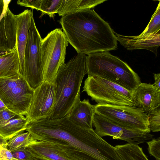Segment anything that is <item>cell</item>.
<instances>
[{
	"mask_svg": "<svg viewBox=\"0 0 160 160\" xmlns=\"http://www.w3.org/2000/svg\"><path fill=\"white\" fill-rule=\"evenodd\" d=\"M25 130L33 140L57 139L66 142L83 152L92 160H115L116 158L114 147L98 135L93 128L80 127L67 116L28 122Z\"/></svg>",
	"mask_w": 160,
	"mask_h": 160,
	"instance_id": "6da1fadb",
	"label": "cell"
},
{
	"mask_svg": "<svg viewBox=\"0 0 160 160\" xmlns=\"http://www.w3.org/2000/svg\"><path fill=\"white\" fill-rule=\"evenodd\" d=\"M59 22L68 41L78 53L88 55L118 47L114 31L93 9L68 14Z\"/></svg>",
	"mask_w": 160,
	"mask_h": 160,
	"instance_id": "7a4b0ae2",
	"label": "cell"
},
{
	"mask_svg": "<svg viewBox=\"0 0 160 160\" xmlns=\"http://www.w3.org/2000/svg\"><path fill=\"white\" fill-rule=\"evenodd\" d=\"M87 56L83 53H78L60 67L55 80V103L47 119H59L67 116L80 99L82 81L87 74Z\"/></svg>",
	"mask_w": 160,
	"mask_h": 160,
	"instance_id": "3957f363",
	"label": "cell"
},
{
	"mask_svg": "<svg viewBox=\"0 0 160 160\" xmlns=\"http://www.w3.org/2000/svg\"><path fill=\"white\" fill-rule=\"evenodd\" d=\"M87 67L88 76L101 77L131 91L141 83L138 75L126 63L108 51L88 55Z\"/></svg>",
	"mask_w": 160,
	"mask_h": 160,
	"instance_id": "277c9868",
	"label": "cell"
},
{
	"mask_svg": "<svg viewBox=\"0 0 160 160\" xmlns=\"http://www.w3.org/2000/svg\"><path fill=\"white\" fill-rule=\"evenodd\" d=\"M68 42L60 28H56L42 39L40 47V59L43 82L55 83L60 67L65 63Z\"/></svg>",
	"mask_w": 160,
	"mask_h": 160,
	"instance_id": "5b68a950",
	"label": "cell"
},
{
	"mask_svg": "<svg viewBox=\"0 0 160 160\" xmlns=\"http://www.w3.org/2000/svg\"><path fill=\"white\" fill-rule=\"evenodd\" d=\"M82 91L97 104L133 106V92L101 77L88 76Z\"/></svg>",
	"mask_w": 160,
	"mask_h": 160,
	"instance_id": "8992f818",
	"label": "cell"
},
{
	"mask_svg": "<svg viewBox=\"0 0 160 160\" xmlns=\"http://www.w3.org/2000/svg\"><path fill=\"white\" fill-rule=\"evenodd\" d=\"M34 91L20 74L0 78V99L8 109L18 115L27 114Z\"/></svg>",
	"mask_w": 160,
	"mask_h": 160,
	"instance_id": "52a82bcc",
	"label": "cell"
},
{
	"mask_svg": "<svg viewBox=\"0 0 160 160\" xmlns=\"http://www.w3.org/2000/svg\"><path fill=\"white\" fill-rule=\"evenodd\" d=\"M95 113L126 129L150 133L147 114L134 106L97 104Z\"/></svg>",
	"mask_w": 160,
	"mask_h": 160,
	"instance_id": "ba28073f",
	"label": "cell"
},
{
	"mask_svg": "<svg viewBox=\"0 0 160 160\" xmlns=\"http://www.w3.org/2000/svg\"><path fill=\"white\" fill-rule=\"evenodd\" d=\"M24 148L32 158L39 160H92L82 151L59 139L33 140Z\"/></svg>",
	"mask_w": 160,
	"mask_h": 160,
	"instance_id": "9c48e42d",
	"label": "cell"
},
{
	"mask_svg": "<svg viewBox=\"0 0 160 160\" xmlns=\"http://www.w3.org/2000/svg\"><path fill=\"white\" fill-rule=\"evenodd\" d=\"M24 56V65L20 73L34 90L43 82L40 59V47L42 38L36 27L33 17L29 28Z\"/></svg>",
	"mask_w": 160,
	"mask_h": 160,
	"instance_id": "30bf717a",
	"label": "cell"
},
{
	"mask_svg": "<svg viewBox=\"0 0 160 160\" xmlns=\"http://www.w3.org/2000/svg\"><path fill=\"white\" fill-rule=\"evenodd\" d=\"M55 98V83L43 82L34 90L29 108L25 117L28 123L48 118L53 109Z\"/></svg>",
	"mask_w": 160,
	"mask_h": 160,
	"instance_id": "8fae6325",
	"label": "cell"
},
{
	"mask_svg": "<svg viewBox=\"0 0 160 160\" xmlns=\"http://www.w3.org/2000/svg\"><path fill=\"white\" fill-rule=\"evenodd\" d=\"M93 124L95 128V132L101 137L110 136L113 139H120L128 143L137 145L153 138V135L150 133L126 129L95 113Z\"/></svg>",
	"mask_w": 160,
	"mask_h": 160,
	"instance_id": "7c38bea8",
	"label": "cell"
},
{
	"mask_svg": "<svg viewBox=\"0 0 160 160\" xmlns=\"http://www.w3.org/2000/svg\"><path fill=\"white\" fill-rule=\"evenodd\" d=\"M11 0H0V48L13 50L16 47L15 15L8 8Z\"/></svg>",
	"mask_w": 160,
	"mask_h": 160,
	"instance_id": "4fadbf2b",
	"label": "cell"
},
{
	"mask_svg": "<svg viewBox=\"0 0 160 160\" xmlns=\"http://www.w3.org/2000/svg\"><path fill=\"white\" fill-rule=\"evenodd\" d=\"M134 106L140 108L147 114L160 106V92L153 84L141 83L133 92Z\"/></svg>",
	"mask_w": 160,
	"mask_h": 160,
	"instance_id": "5bb4252c",
	"label": "cell"
},
{
	"mask_svg": "<svg viewBox=\"0 0 160 160\" xmlns=\"http://www.w3.org/2000/svg\"><path fill=\"white\" fill-rule=\"evenodd\" d=\"M114 32L117 41L128 50L146 49L152 52L157 56L158 49L160 45V31L144 37L125 36Z\"/></svg>",
	"mask_w": 160,
	"mask_h": 160,
	"instance_id": "9a60e30c",
	"label": "cell"
},
{
	"mask_svg": "<svg viewBox=\"0 0 160 160\" xmlns=\"http://www.w3.org/2000/svg\"><path fill=\"white\" fill-rule=\"evenodd\" d=\"M33 17L32 11L28 9L15 15L17 24L16 47L19 60V73L24 67V53L28 38V31Z\"/></svg>",
	"mask_w": 160,
	"mask_h": 160,
	"instance_id": "2e32d148",
	"label": "cell"
},
{
	"mask_svg": "<svg viewBox=\"0 0 160 160\" xmlns=\"http://www.w3.org/2000/svg\"><path fill=\"white\" fill-rule=\"evenodd\" d=\"M95 113V105L91 104L89 100L82 101L79 99L67 116L75 124L83 128L92 129Z\"/></svg>",
	"mask_w": 160,
	"mask_h": 160,
	"instance_id": "e0dca14e",
	"label": "cell"
},
{
	"mask_svg": "<svg viewBox=\"0 0 160 160\" xmlns=\"http://www.w3.org/2000/svg\"><path fill=\"white\" fill-rule=\"evenodd\" d=\"M106 0H62L57 13L62 17L77 11L91 9Z\"/></svg>",
	"mask_w": 160,
	"mask_h": 160,
	"instance_id": "ac0fdd59",
	"label": "cell"
},
{
	"mask_svg": "<svg viewBox=\"0 0 160 160\" xmlns=\"http://www.w3.org/2000/svg\"><path fill=\"white\" fill-rule=\"evenodd\" d=\"M19 74V60L16 47L11 52L0 56V78Z\"/></svg>",
	"mask_w": 160,
	"mask_h": 160,
	"instance_id": "d6986e66",
	"label": "cell"
},
{
	"mask_svg": "<svg viewBox=\"0 0 160 160\" xmlns=\"http://www.w3.org/2000/svg\"><path fill=\"white\" fill-rule=\"evenodd\" d=\"M28 123L23 116L9 120L0 125V135L9 140L19 132L25 131Z\"/></svg>",
	"mask_w": 160,
	"mask_h": 160,
	"instance_id": "ffe728a7",
	"label": "cell"
},
{
	"mask_svg": "<svg viewBox=\"0 0 160 160\" xmlns=\"http://www.w3.org/2000/svg\"><path fill=\"white\" fill-rule=\"evenodd\" d=\"M115 147L122 160H149L138 145L127 143Z\"/></svg>",
	"mask_w": 160,
	"mask_h": 160,
	"instance_id": "44dd1931",
	"label": "cell"
},
{
	"mask_svg": "<svg viewBox=\"0 0 160 160\" xmlns=\"http://www.w3.org/2000/svg\"><path fill=\"white\" fill-rule=\"evenodd\" d=\"M29 132L21 131L14 136L8 141L7 148L12 152L17 151L29 145L32 141Z\"/></svg>",
	"mask_w": 160,
	"mask_h": 160,
	"instance_id": "7402d4cb",
	"label": "cell"
},
{
	"mask_svg": "<svg viewBox=\"0 0 160 160\" xmlns=\"http://www.w3.org/2000/svg\"><path fill=\"white\" fill-rule=\"evenodd\" d=\"M147 26L139 35L140 36H148L160 31V1Z\"/></svg>",
	"mask_w": 160,
	"mask_h": 160,
	"instance_id": "603a6c76",
	"label": "cell"
},
{
	"mask_svg": "<svg viewBox=\"0 0 160 160\" xmlns=\"http://www.w3.org/2000/svg\"><path fill=\"white\" fill-rule=\"evenodd\" d=\"M62 0H42L39 11L42 12L40 17L45 14L50 18H54L55 14L57 13Z\"/></svg>",
	"mask_w": 160,
	"mask_h": 160,
	"instance_id": "cb8c5ba5",
	"label": "cell"
},
{
	"mask_svg": "<svg viewBox=\"0 0 160 160\" xmlns=\"http://www.w3.org/2000/svg\"><path fill=\"white\" fill-rule=\"evenodd\" d=\"M150 129L153 132L160 131V106L149 111L147 113Z\"/></svg>",
	"mask_w": 160,
	"mask_h": 160,
	"instance_id": "d4e9b609",
	"label": "cell"
},
{
	"mask_svg": "<svg viewBox=\"0 0 160 160\" xmlns=\"http://www.w3.org/2000/svg\"><path fill=\"white\" fill-rule=\"evenodd\" d=\"M149 153L156 160H160V138H152L147 142Z\"/></svg>",
	"mask_w": 160,
	"mask_h": 160,
	"instance_id": "484cf974",
	"label": "cell"
},
{
	"mask_svg": "<svg viewBox=\"0 0 160 160\" xmlns=\"http://www.w3.org/2000/svg\"><path fill=\"white\" fill-rule=\"evenodd\" d=\"M21 116L12 112L7 108L0 110V125L12 119Z\"/></svg>",
	"mask_w": 160,
	"mask_h": 160,
	"instance_id": "4316f807",
	"label": "cell"
},
{
	"mask_svg": "<svg viewBox=\"0 0 160 160\" xmlns=\"http://www.w3.org/2000/svg\"><path fill=\"white\" fill-rule=\"evenodd\" d=\"M42 0H18L17 3L21 6L28 7L39 10Z\"/></svg>",
	"mask_w": 160,
	"mask_h": 160,
	"instance_id": "83f0119b",
	"label": "cell"
},
{
	"mask_svg": "<svg viewBox=\"0 0 160 160\" xmlns=\"http://www.w3.org/2000/svg\"><path fill=\"white\" fill-rule=\"evenodd\" d=\"M13 156L18 160H33L28 152L24 148L12 152Z\"/></svg>",
	"mask_w": 160,
	"mask_h": 160,
	"instance_id": "f1b7e54d",
	"label": "cell"
},
{
	"mask_svg": "<svg viewBox=\"0 0 160 160\" xmlns=\"http://www.w3.org/2000/svg\"><path fill=\"white\" fill-rule=\"evenodd\" d=\"M0 159L18 160L13 156L12 152L8 149L7 144L0 149Z\"/></svg>",
	"mask_w": 160,
	"mask_h": 160,
	"instance_id": "f546056e",
	"label": "cell"
},
{
	"mask_svg": "<svg viewBox=\"0 0 160 160\" xmlns=\"http://www.w3.org/2000/svg\"><path fill=\"white\" fill-rule=\"evenodd\" d=\"M154 82L153 84L158 92H160V73H153Z\"/></svg>",
	"mask_w": 160,
	"mask_h": 160,
	"instance_id": "4dcf8cb0",
	"label": "cell"
},
{
	"mask_svg": "<svg viewBox=\"0 0 160 160\" xmlns=\"http://www.w3.org/2000/svg\"><path fill=\"white\" fill-rule=\"evenodd\" d=\"M12 51L0 48V56L7 54L11 52Z\"/></svg>",
	"mask_w": 160,
	"mask_h": 160,
	"instance_id": "1f68e13d",
	"label": "cell"
},
{
	"mask_svg": "<svg viewBox=\"0 0 160 160\" xmlns=\"http://www.w3.org/2000/svg\"><path fill=\"white\" fill-rule=\"evenodd\" d=\"M8 140L0 135V144H7Z\"/></svg>",
	"mask_w": 160,
	"mask_h": 160,
	"instance_id": "d6a6232c",
	"label": "cell"
},
{
	"mask_svg": "<svg viewBox=\"0 0 160 160\" xmlns=\"http://www.w3.org/2000/svg\"><path fill=\"white\" fill-rule=\"evenodd\" d=\"M7 108L0 99V110Z\"/></svg>",
	"mask_w": 160,
	"mask_h": 160,
	"instance_id": "836d02e7",
	"label": "cell"
},
{
	"mask_svg": "<svg viewBox=\"0 0 160 160\" xmlns=\"http://www.w3.org/2000/svg\"><path fill=\"white\" fill-rule=\"evenodd\" d=\"M5 144H0V149L4 146Z\"/></svg>",
	"mask_w": 160,
	"mask_h": 160,
	"instance_id": "e575fe53",
	"label": "cell"
},
{
	"mask_svg": "<svg viewBox=\"0 0 160 160\" xmlns=\"http://www.w3.org/2000/svg\"><path fill=\"white\" fill-rule=\"evenodd\" d=\"M0 160H3L0 159Z\"/></svg>",
	"mask_w": 160,
	"mask_h": 160,
	"instance_id": "d590c367",
	"label": "cell"
},
{
	"mask_svg": "<svg viewBox=\"0 0 160 160\" xmlns=\"http://www.w3.org/2000/svg\"></svg>",
	"mask_w": 160,
	"mask_h": 160,
	"instance_id": "8d00e7d4",
	"label": "cell"
}]
</instances>
